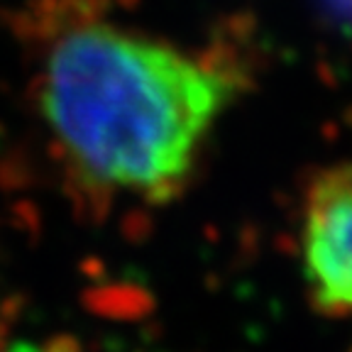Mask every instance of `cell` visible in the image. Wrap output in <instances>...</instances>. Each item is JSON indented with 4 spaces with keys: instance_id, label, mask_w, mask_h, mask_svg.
Listing matches in <instances>:
<instances>
[{
    "instance_id": "cell-1",
    "label": "cell",
    "mask_w": 352,
    "mask_h": 352,
    "mask_svg": "<svg viewBox=\"0 0 352 352\" xmlns=\"http://www.w3.org/2000/svg\"><path fill=\"white\" fill-rule=\"evenodd\" d=\"M232 98L206 61L108 22L66 30L42 72V110L74 169L103 188L169 196Z\"/></svg>"
},
{
    "instance_id": "cell-2",
    "label": "cell",
    "mask_w": 352,
    "mask_h": 352,
    "mask_svg": "<svg viewBox=\"0 0 352 352\" xmlns=\"http://www.w3.org/2000/svg\"><path fill=\"white\" fill-rule=\"evenodd\" d=\"M301 262L320 311L352 316V162L316 176L303 201Z\"/></svg>"
},
{
    "instance_id": "cell-3",
    "label": "cell",
    "mask_w": 352,
    "mask_h": 352,
    "mask_svg": "<svg viewBox=\"0 0 352 352\" xmlns=\"http://www.w3.org/2000/svg\"><path fill=\"white\" fill-rule=\"evenodd\" d=\"M318 6L342 34L352 37V0H318Z\"/></svg>"
},
{
    "instance_id": "cell-4",
    "label": "cell",
    "mask_w": 352,
    "mask_h": 352,
    "mask_svg": "<svg viewBox=\"0 0 352 352\" xmlns=\"http://www.w3.org/2000/svg\"><path fill=\"white\" fill-rule=\"evenodd\" d=\"M12 352H61V347H52V350L47 347V350H44V347H34V345H30V342H20Z\"/></svg>"
}]
</instances>
